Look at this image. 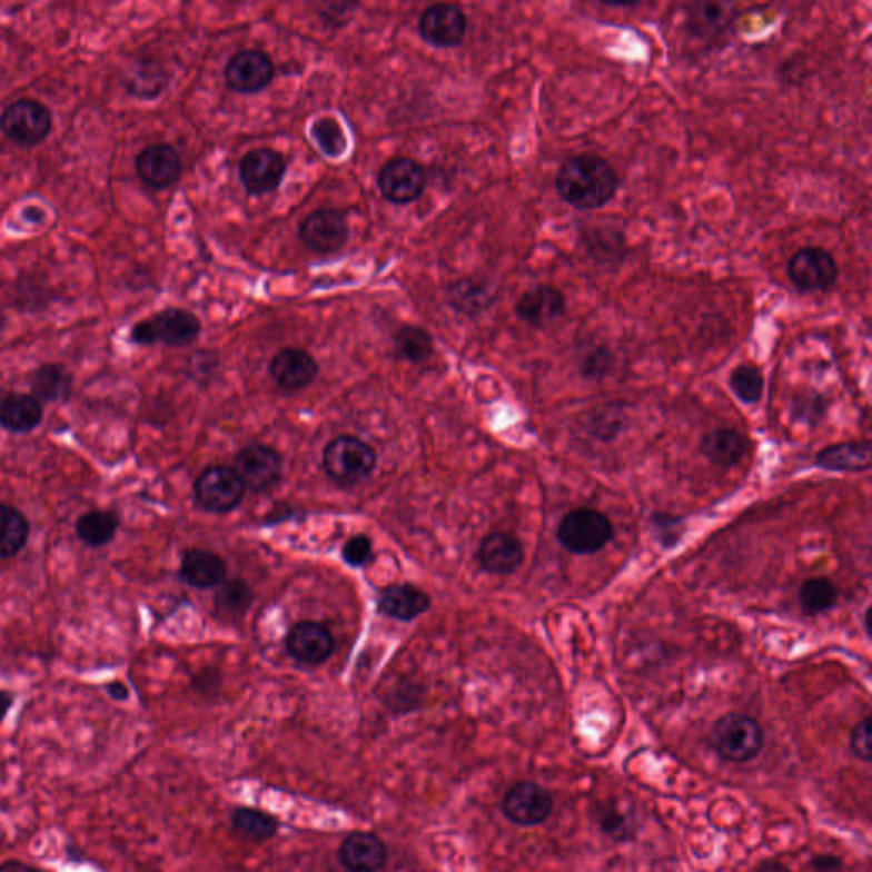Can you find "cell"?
Returning a JSON list of instances; mask_svg holds the SVG:
<instances>
[{
  "instance_id": "1",
  "label": "cell",
  "mask_w": 872,
  "mask_h": 872,
  "mask_svg": "<svg viewBox=\"0 0 872 872\" xmlns=\"http://www.w3.org/2000/svg\"><path fill=\"white\" fill-rule=\"evenodd\" d=\"M618 176L611 162L596 153H575L561 162L556 191L576 210H598L615 197Z\"/></svg>"
},
{
  "instance_id": "2",
  "label": "cell",
  "mask_w": 872,
  "mask_h": 872,
  "mask_svg": "<svg viewBox=\"0 0 872 872\" xmlns=\"http://www.w3.org/2000/svg\"><path fill=\"white\" fill-rule=\"evenodd\" d=\"M200 333L201 323L194 313L172 307L135 324L131 327L130 341L140 346L162 343L171 348H182L197 341Z\"/></svg>"
},
{
  "instance_id": "3",
  "label": "cell",
  "mask_w": 872,
  "mask_h": 872,
  "mask_svg": "<svg viewBox=\"0 0 872 872\" xmlns=\"http://www.w3.org/2000/svg\"><path fill=\"white\" fill-rule=\"evenodd\" d=\"M323 466L335 483L355 486L374 473L377 454L357 436L339 435L324 448Z\"/></svg>"
},
{
  "instance_id": "4",
  "label": "cell",
  "mask_w": 872,
  "mask_h": 872,
  "mask_svg": "<svg viewBox=\"0 0 872 872\" xmlns=\"http://www.w3.org/2000/svg\"><path fill=\"white\" fill-rule=\"evenodd\" d=\"M711 745L724 762H750L762 752L763 731L753 717L745 714H726L714 724Z\"/></svg>"
},
{
  "instance_id": "5",
  "label": "cell",
  "mask_w": 872,
  "mask_h": 872,
  "mask_svg": "<svg viewBox=\"0 0 872 872\" xmlns=\"http://www.w3.org/2000/svg\"><path fill=\"white\" fill-rule=\"evenodd\" d=\"M612 538L614 525L608 521V516L598 509H571L557 527V541L564 549L579 556L598 553Z\"/></svg>"
},
{
  "instance_id": "6",
  "label": "cell",
  "mask_w": 872,
  "mask_h": 872,
  "mask_svg": "<svg viewBox=\"0 0 872 872\" xmlns=\"http://www.w3.org/2000/svg\"><path fill=\"white\" fill-rule=\"evenodd\" d=\"M0 128L19 146H38L50 135L53 117L43 102L18 99L4 109Z\"/></svg>"
},
{
  "instance_id": "7",
  "label": "cell",
  "mask_w": 872,
  "mask_h": 872,
  "mask_svg": "<svg viewBox=\"0 0 872 872\" xmlns=\"http://www.w3.org/2000/svg\"><path fill=\"white\" fill-rule=\"evenodd\" d=\"M839 265L823 248H803L789 259L787 277L803 294L829 291L839 280Z\"/></svg>"
},
{
  "instance_id": "8",
  "label": "cell",
  "mask_w": 872,
  "mask_h": 872,
  "mask_svg": "<svg viewBox=\"0 0 872 872\" xmlns=\"http://www.w3.org/2000/svg\"><path fill=\"white\" fill-rule=\"evenodd\" d=\"M246 486L234 467L211 466L195 483V498L201 508L227 513L242 502Z\"/></svg>"
},
{
  "instance_id": "9",
  "label": "cell",
  "mask_w": 872,
  "mask_h": 872,
  "mask_svg": "<svg viewBox=\"0 0 872 872\" xmlns=\"http://www.w3.org/2000/svg\"><path fill=\"white\" fill-rule=\"evenodd\" d=\"M554 810L553 794L537 782L521 781L513 784L503 797L502 811L506 820L518 826H537Z\"/></svg>"
},
{
  "instance_id": "10",
  "label": "cell",
  "mask_w": 872,
  "mask_h": 872,
  "mask_svg": "<svg viewBox=\"0 0 872 872\" xmlns=\"http://www.w3.org/2000/svg\"><path fill=\"white\" fill-rule=\"evenodd\" d=\"M377 185L382 197L390 204L407 205L418 200L425 191L426 172L415 159L396 157L380 169Z\"/></svg>"
},
{
  "instance_id": "11",
  "label": "cell",
  "mask_w": 872,
  "mask_h": 872,
  "mask_svg": "<svg viewBox=\"0 0 872 872\" xmlns=\"http://www.w3.org/2000/svg\"><path fill=\"white\" fill-rule=\"evenodd\" d=\"M234 470L239 474L246 489L262 493L280 483L284 460L275 448L252 444L237 454Z\"/></svg>"
},
{
  "instance_id": "12",
  "label": "cell",
  "mask_w": 872,
  "mask_h": 872,
  "mask_svg": "<svg viewBox=\"0 0 872 872\" xmlns=\"http://www.w3.org/2000/svg\"><path fill=\"white\" fill-rule=\"evenodd\" d=\"M349 229L345 214L333 208L313 211L300 226V240L310 251L331 255L348 240Z\"/></svg>"
},
{
  "instance_id": "13",
  "label": "cell",
  "mask_w": 872,
  "mask_h": 872,
  "mask_svg": "<svg viewBox=\"0 0 872 872\" xmlns=\"http://www.w3.org/2000/svg\"><path fill=\"white\" fill-rule=\"evenodd\" d=\"M240 179L249 195L261 197L272 194L284 181L287 162L277 150L256 149L240 160Z\"/></svg>"
},
{
  "instance_id": "14",
  "label": "cell",
  "mask_w": 872,
  "mask_h": 872,
  "mask_svg": "<svg viewBox=\"0 0 872 872\" xmlns=\"http://www.w3.org/2000/svg\"><path fill=\"white\" fill-rule=\"evenodd\" d=\"M275 66L265 51L242 50L226 67V82L240 95H256L271 85Z\"/></svg>"
},
{
  "instance_id": "15",
  "label": "cell",
  "mask_w": 872,
  "mask_h": 872,
  "mask_svg": "<svg viewBox=\"0 0 872 872\" xmlns=\"http://www.w3.org/2000/svg\"><path fill=\"white\" fill-rule=\"evenodd\" d=\"M566 295L553 285L538 284L518 298L516 316L535 329H545L563 319L566 314Z\"/></svg>"
},
{
  "instance_id": "16",
  "label": "cell",
  "mask_w": 872,
  "mask_h": 872,
  "mask_svg": "<svg viewBox=\"0 0 872 872\" xmlns=\"http://www.w3.org/2000/svg\"><path fill=\"white\" fill-rule=\"evenodd\" d=\"M466 33L467 18L458 6H429L419 18V34L433 47H458Z\"/></svg>"
},
{
  "instance_id": "17",
  "label": "cell",
  "mask_w": 872,
  "mask_h": 872,
  "mask_svg": "<svg viewBox=\"0 0 872 872\" xmlns=\"http://www.w3.org/2000/svg\"><path fill=\"white\" fill-rule=\"evenodd\" d=\"M338 858L348 872H380L386 868L389 852L377 833L351 832L343 839Z\"/></svg>"
},
{
  "instance_id": "18",
  "label": "cell",
  "mask_w": 872,
  "mask_h": 872,
  "mask_svg": "<svg viewBox=\"0 0 872 872\" xmlns=\"http://www.w3.org/2000/svg\"><path fill=\"white\" fill-rule=\"evenodd\" d=\"M135 169L150 188H169L181 178L182 160L178 150L169 143H153L135 157Z\"/></svg>"
},
{
  "instance_id": "19",
  "label": "cell",
  "mask_w": 872,
  "mask_h": 872,
  "mask_svg": "<svg viewBox=\"0 0 872 872\" xmlns=\"http://www.w3.org/2000/svg\"><path fill=\"white\" fill-rule=\"evenodd\" d=\"M287 650L291 658L304 665H320L335 651L331 633L317 622H298L287 636Z\"/></svg>"
},
{
  "instance_id": "20",
  "label": "cell",
  "mask_w": 872,
  "mask_h": 872,
  "mask_svg": "<svg viewBox=\"0 0 872 872\" xmlns=\"http://www.w3.org/2000/svg\"><path fill=\"white\" fill-rule=\"evenodd\" d=\"M269 374L281 389L295 393V390L306 389L316 380L319 365L306 349L284 348L272 358Z\"/></svg>"
},
{
  "instance_id": "21",
  "label": "cell",
  "mask_w": 872,
  "mask_h": 872,
  "mask_svg": "<svg viewBox=\"0 0 872 872\" xmlns=\"http://www.w3.org/2000/svg\"><path fill=\"white\" fill-rule=\"evenodd\" d=\"M525 559L524 545L515 535L493 532L479 545V563L490 575H512Z\"/></svg>"
},
{
  "instance_id": "22",
  "label": "cell",
  "mask_w": 872,
  "mask_h": 872,
  "mask_svg": "<svg viewBox=\"0 0 872 872\" xmlns=\"http://www.w3.org/2000/svg\"><path fill=\"white\" fill-rule=\"evenodd\" d=\"M432 604L429 596L418 586L389 585L377 596L378 612L397 621L409 622L425 614Z\"/></svg>"
},
{
  "instance_id": "23",
  "label": "cell",
  "mask_w": 872,
  "mask_h": 872,
  "mask_svg": "<svg viewBox=\"0 0 872 872\" xmlns=\"http://www.w3.org/2000/svg\"><path fill=\"white\" fill-rule=\"evenodd\" d=\"M44 407L33 394L11 393L0 400V426L11 433H31L43 422Z\"/></svg>"
},
{
  "instance_id": "24",
  "label": "cell",
  "mask_w": 872,
  "mask_h": 872,
  "mask_svg": "<svg viewBox=\"0 0 872 872\" xmlns=\"http://www.w3.org/2000/svg\"><path fill=\"white\" fill-rule=\"evenodd\" d=\"M179 576L195 588H214L226 582L227 564L210 551L189 549L182 556Z\"/></svg>"
},
{
  "instance_id": "25",
  "label": "cell",
  "mask_w": 872,
  "mask_h": 872,
  "mask_svg": "<svg viewBox=\"0 0 872 872\" xmlns=\"http://www.w3.org/2000/svg\"><path fill=\"white\" fill-rule=\"evenodd\" d=\"M733 18V6L721 4V2H697L692 4L691 11L687 12L685 28L695 40H714L724 34Z\"/></svg>"
},
{
  "instance_id": "26",
  "label": "cell",
  "mask_w": 872,
  "mask_h": 872,
  "mask_svg": "<svg viewBox=\"0 0 872 872\" xmlns=\"http://www.w3.org/2000/svg\"><path fill=\"white\" fill-rule=\"evenodd\" d=\"M816 464L836 473H865L871 469L872 448L869 442L830 445L816 455Z\"/></svg>"
},
{
  "instance_id": "27",
  "label": "cell",
  "mask_w": 872,
  "mask_h": 872,
  "mask_svg": "<svg viewBox=\"0 0 872 872\" xmlns=\"http://www.w3.org/2000/svg\"><path fill=\"white\" fill-rule=\"evenodd\" d=\"M168 82V72L156 60H135L123 70L125 89L135 98H159Z\"/></svg>"
},
{
  "instance_id": "28",
  "label": "cell",
  "mask_w": 872,
  "mask_h": 872,
  "mask_svg": "<svg viewBox=\"0 0 872 872\" xmlns=\"http://www.w3.org/2000/svg\"><path fill=\"white\" fill-rule=\"evenodd\" d=\"M749 442L745 435L734 428H716L705 433L701 442V450L716 466L731 467L742 460L746 454Z\"/></svg>"
},
{
  "instance_id": "29",
  "label": "cell",
  "mask_w": 872,
  "mask_h": 872,
  "mask_svg": "<svg viewBox=\"0 0 872 872\" xmlns=\"http://www.w3.org/2000/svg\"><path fill=\"white\" fill-rule=\"evenodd\" d=\"M31 394L41 403H66L72 396V375L59 364H44L30 375Z\"/></svg>"
},
{
  "instance_id": "30",
  "label": "cell",
  "mask_w": 872,
  "mask_h": 872,
  "mask_svg": "<svg viewBox=\"0 0 872 872\" xmlns=\"http://www.w3.org/2000/svg\"><path fill=\"white\" fill-rule=\"evenodd\" d=\"M496 294L486 281L464 278L448 288V303L466 316H479L495 304Z\"/></svg>"
},
{
  "instance_id": "31",
  "label": "cell",
  "mask_w": 872,
  "mask_h": 872,
  "mask_svg": "<svg viewBox=\"0 0 872 872\" xmlns=\"http://www.w3.org/2000/svg\"><path fill=\"white\" fill-rule=\"evenodd\" d=\"M31 525L16 506L0 503V559L18 556L30 538Z\"/></svg>"
},
{
  "instance_id": "32",
  "label": "cell",
  "mask_w": 872,
  "mask_h": 872,
  "mask_svg": "<svg viewBox=\"0 0 872 872\" xmlns=\"http://www.w3.org/2000/svg\"><path fill=\"white\" fill-rule=\"evenodd\" d=\"M120 521L117 513L109 509H91L80 516L76 524V534L88 547H105L117 535Z\"/></svg>"
},
{
  "instance_id": "33",
  "label": "cell",
  "mask_w": 872,
  "mask_h": 872,
  "mask_svg": "<svg viewBox=\"0 0 872 872\" xmlns=\"http://www.w3.org/2000/svg\"><path fill=\"white\" fill-rule=\"evenodd\" d=\"M582 237L585 240L586 251L598 265L615 266V262L624 261V236L618 230L593 227L583 230Z\"/></svg>"
},
{
  "instance_id": "34",
  "label": "cell",
  "mask_w": 872,
  "mask_h": 872,
  "mask_svg": "<svg viewBox=\"0 0 872 872\" xmlns=\"http://www.w3.org/2000/svg\"><path fill=\"white\" fill-rule=\"evenodd\" d=\"M234 829L255 842H265L277 835L280 822L272 814L256 807H236L230 814Z\"/></svg>"
},
{
  "instance_id": "35",
  "label": "cell",
  "mask_w": 872,
  "mask_h": 872,
  "mask_svg": "<svg viewBox=\"0 0 872 872\" xmlns=\"http://www.w3.org/2000/svg\"><path fill=\"white\" fill-rule=\"evenodd\" d=\"M394 348L403 360L422 364L433 355V338L418 326H404L394 336Z\"/></svg>"
},
{
  "instance_id": "36",
  "label": "cell",
  "mask_w": 872,
  "mask_h": 872,
  "mask_svg": "<svg viewBox=\"0 0 872 872\" xmlns=\"http://www.w3.org/2000/svg\"><path fill=\"white\" fill-rule=\"evenodd\" d=\"M218 586L220 588L215 595V607H217L218 614L224 618L242 617L252 602V592L248 583L234 578Z\"/></svg>"
},
{
  "instance_id": "37",
  "label": "cell",
  "mask_w": 872,
  "mask_h": 872,
  "mask_svg": "<svg viewBox=\"0 0 872 872\" xmlns=\"http://www.w3.org/2000/svg\"><path fill=\"white\" fill-rule=\"evenodd\" d=\"M839 589L826 578H810L801 585L800 604L804 614L820 615L835 607Z\"/></svg>"
},
{
  "instance_id": "38",
  "label": "cell",
  "mask_w": 872,
  "mask_h": 872,
  "mask_svg": "<svg viewBox=\"0 0 872 872\" xmlns=\"http://www.w3.org/2000/svg\"><path fill=\"white\" fill-rule=\"evenodd\" d=\"M310 135L319 149L323 150L324 156L336 159L346 152L348 140H346L345 130L335 118L324 117L317 120L310 128Z\"/></svg>"
},
{
  "instance_id": "39",
  "label": "cell",
  "mask_w": 872,
  "mask_h": 872,
  "mask_svg": "<svg viewBox=\"0 0 872 872\" xmlns=\"http://www.w3.org/2000/svg\"><path fill=\"white\" fill-rule=\"evenodd\" d=\"M730 386L734 396L745 404H755L762 399L763 382L762 371L755 365H740L734 368L730 377Z\"/></svg>"
},
{
  "instance_id": "40",
  "label": "cell",
  "mask_w": 872,
  "mask_h": 872,
  "mask_svg": "<svg viewBox=\"0 0 872 872\" xmlns=\"http://www.w3.org/2000/svg\"><path fill=\"white\" fill-rule=\"evenodd\" d=\"M598 825L612 840L625 842L634 835L633 825L627 814L618 810L617 804H600Z\"/></svg>"
},
{
  "instance_id": "41",
  "label": "cell",
  "mask_w": 872,
  "mask_h": 872,
  "mask_svg": "<svg viewBox=\"0 0 872 872\" xmlns=\"http://www.w3.org/2000/svg\"><path fill=\"white\" fill-rule=\"evenodd\" d=\"M625 419L621 409L615 406L602 407L595 416L589 419L588 432L598 440H614L618 433L624 429Z\"/></svg>"
},
{
  "instance_id": "42",
  "label": "cell",
  "mask_w": 872,
  "mask_h": 872,
  "mask_svg": "<svg viewBox=\"0 0 872 872\" xmlns=\"http://www.w3.org/2000/svg\"><path fill=\"white\" fill-rule=\"evenodd\" d=\"M612 367H614V353L607 346H593V348L586 349L582 361H579L583 377L589 378V380L607 377Z\"/></svg>"
},
{
  "instance_id": "43",
  "label": "cell",
  "mask_w": 872,
  "mask_h": 872,
  "mask_svg": "<svg viewBox=\"0 0 872 872\" xmlns=\"http://www.w3.org/2000/svg\"><path fill=\"white\" fill-rule=\"evenodd\" d=\"M851 750L861 762H872L871 717L864 716L851 733Z\"/></svg>"
},
{
  "instance_id": "44",
  "label": "cell",
  "mask_w": 872,
  "mask_h": 872,
  "mask_svg": "<svg viewBox=\"0 0 872 872\" xmlns=\"http://www.w3.org/2000/svg\"><path fill=\"white\" fill-rule=\"evenodd\" d=\"M343 559L353 567H361L371 559V542L367 535H355L343 547Z\"/></svg>"
},
{
  "instance_id": "45",
  "label": "cell",
  "mask_w": 872,
  "mask_h": 872,
  "mask_svg": "<svg viewBox=\"0 0 872 872\" xmlns=\"http://www.w3.org/2000/svg\"><path fill=\"white\" fill-rule=\"evenodd\" d=\"M653 524L660 541H662L665 547H673L682 537V528H680L682 522H680V518H675V516L654 515Z\"/></svg>"
},
{
  "instance_id": "46",
  "label": "cell",
  "mask_w": 872,
  "mask_h": 872,
  "mask_svg": "<svg viewBox=\"0 0 872 872\" xmlns=\"http://www.w3.org/2000/svg\"><path fill=\"white\" fill-rule=\"evenodd\" d=\"M813 868L816 869L818 872H836L840 868H842V859L836 858V855L823 854L816 855L811 861Z\"/></svg>"
},
{
  "instance_id": "47",
  "label": "cell",
  "mask_w": 872,
  "mask_h": 872,
  "mask_svg": "<svg viewBox=\"0 0 872 872\" xmlns=\"http://www.w3.org/2000/svg\"><path fill=\"white\" fill-rule=\"evenodd\" d=\"M106 692H108L109 697L118 702L128 701V697H130V691H128L127 685L123 682H118V680L106 685Z\"/></svg>"
},
{
  "instance_id": "48",
  "label": "cell",
  "mask_w": 872,
  "mask_h": 872,
  "mask_svg": "<svg viewBox=\"0 0 872 872\" xmlns=\"http://www.w3.org/2000/svg\"><path fill=\"white\" fill-rule=\"evenodd\" d=\"M16 695L11 691H0V723L6 720L12 704H14Z\"/></svg>"
},
{
  "instance_id": "49",
  "label": "cell",
  "mask_w": 872,
  "mask_h": 872,
  "mask_svg": "<svg viewBox=\"0 0 872 872\" xmlns=\"http://www.w3.org/2000/svg\"><path fill=\"white\" fill-rule=\"evenodd\" d=\"M0 872H38L37 869L31 868V865L22 864V862L18 861H8L4 864H0Z\"/></svg>"
},
{
  "instance_id": "50",
  "label": "cell",
  "mask_w": 872,
  "mask_h": 872,
  "mask_svg": "<svg viewBox=\"0 0 872 872\" xmlns=\"http://www.w3.org/2000/svg\"><path fill=\"white\" fill-rule=\"evenodd\" d=\"M756 872H793V871H791V869H789L787 865L782 864V862L767 861V862H763V864L760 865L759 871Z\"/></svg>"
},
{
  "instance_id": "51",
  "label": "cell",
  "mask_w": 872,
  "mask_h": 872,
  "mask_svg": "<svg viewBox=\"0 0 872 872\" xmlns=\"http://www.w3.org/2000/svg\"><path fill=\"white\" fill-rule=\"evenodd\" d=\"M4 326H6V316H4V314H2V310H0V333H2V329H4Z\"/></svg>"
}]
</instances>
